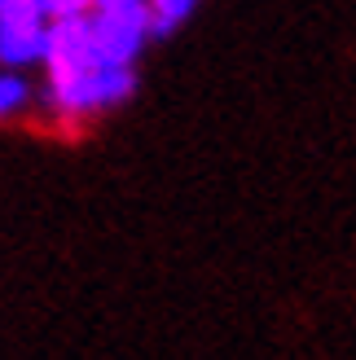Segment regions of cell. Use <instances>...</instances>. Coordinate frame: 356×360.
Returning <instances> with one entry per match:
<instances>
[{"mask_svg": "<svg viewBox=\"0 0 356 360\" xmlns=\"http://www.w3.org/2000/svg\"><path fill=\"white\" fill-rule=\"evenodd\" d=\"M132 88H136L132 66H93L66 84H49V105L66 119H84V115H101L110 105L128 101Z\"/></svg>", "mask_w": 356, "mask_h": 360, "instance_id": "1", "label": "cell"}, {"mask_svg": "<svg viewBox=\"0 0 356 360\" xmlns=\"http://www.w3.org/2000/svg\"><path fill=\"white\" fill-rule=\"evenodd\" d=\"M44 49H49V18L40 13V5L0 13V62L5 66L44 62Z\"/></svg>", "mask_w": 356, "mask_h": 360, "instance_id": "2", "label": "cell"}, {"mask_svg": "<svg viewBox=\"0 0 356 360\" xmlns=\"http://www.w3.org/2000/svg\"><path fill=\"white\" fill-rule=\"evenodd\" d=\"M193 9H198V0H150V27H154V35H172Z\"/></svg>", "mask_w": 356, "mask_h": 360, "instance_id": "3", "label": "cell"}, {"mask_svg": "<svg viewBox=\"0 0 356 360\" xmlns=\"http://www.w3.org/2000/svg\"><path fill=\"white\" fill-rule=\"evenodd\" d=\"M27 101H31L27 79H18V75H0V119H13L18 110H27Z\"/></svg>", "mask_w": 356, "mask_h": 360, "instance_id": "4", "label": "cell"}, {"mask_svg": "<svg viewBox=\"0 0 356 360\" xmlns=\"http://www.w3.org/2000/svg\"><path fill=\"white\" fill-rule=\"evenodd\" d=\"M40 13L49 22L58 18H75V13H93V0H40Z\"/></svg>", "mask_w": 356, "mask_h": 360, "instance_id": "5", "label": "cell"}, {"mask_svg": "<svg viewBox=\"0 0 356 360\" xmlns=\"http://www.w3.org/2000/svg\"><path fill=\"white\" fill-rule=\"evenodd\" d=\"M31 5H40V0H0V13L5 9H31Z\"/></svg>", "mask_w": 356, "mask_h": 360, "instance_id": "6", "label": "cell"}]
</instances>
